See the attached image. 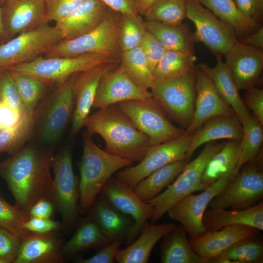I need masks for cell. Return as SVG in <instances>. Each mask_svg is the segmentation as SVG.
<instances>
[{
  "instance_id": "1",
  "label": "cell",
  "mask_w": 263,
  "mask_h": 263,
  "mask_svg": "<svg viewBox=\"0 0 263 263\" xmlns=\"http://www.w3.org/2000/svg\"><path fill=\"white\" fill-rule=\"evenodd\" d=\"M53 156L50 151L30 143L0 162V176L6 182L15 206L21 210L28 213L41 199L51 201Z\"/></svg>"
},
{
  "instance_id": "2",
  "label": "cell",
  "mask_w": 263,
  "mask_h": 263,
  "mask_svg": "<svg viewBox=\"0 0 263 263\" xmlns=\"http://www.w3.org/2000/svg\"><path fill=\"white\" fill-rule=\"evenodd\" d=\"M84 127L90 135L102 137L107 152L132 162L141 161L150 147L149 137L136 128L117 104L89 115Z\"/></svg>"
},
{
  "instance_id": "3",
  "label": "cell",
  "mask_w": 263,
  "mask_h": 263,
  "mask_svg": "<svg viewBox=\"0 0 263 263\" xmlns=\"http://www.w3.org/2000/svg\"><path fill=\"white\" fill-rule=\"evenodd\" d=\"M82 137L78 212L84 215L113 175L121 169L131 166L133 162L100 149L87 131L82 132Z\"/></svg>"
},
{
  "instance_id": "4",
  "label": "cell",
  "mask_w": 263,
  "mask_h": 263,
  "mask_svg": "<svg viewBox=\"0 0 263 263\" xmlns=\"http://www.w3.org/2000/svg\"><path fill=\"white\" fill-rule=\"evenodd\" d=\"M51 168L54 174L51 201L61 216L62 230L69 234L80 218L79 178L74 172L71 150L65 148L54 155Z\"/></svg>"
},
{
  "instance_id": "5",
  "label": "cell",
  "mask_w": 263,
  "mask_h": 263,
  "mask_svg": "<svg viewBox=\"0 0 263 263\" xmlns=\"http://www.w3.org/2000/svg\"><path fill=\"white\" fill-rule=\"evenodd\" d=\"M50 96L41 100L33 114L34 131L42 142L53 144L61 137L74 109L72 76L57 84Z\"/></svg>"
},
{
  "instance_id": "6",
  "label": "cell",
  "mask_w": 263,
  "mask_h": 263,
  "mask_svg": "<svg viewBox=\"0 0 263 263\" xmlns=\"http://www.w3.org/2000/svg\"><path fill=\"white\" fill-rule=\"evenodd\" d=\"M195 81L196 69L179 76L154 80L150 89L152 98L166 115L184 127L188 126L193 117Z\"/></svg>"
},
{
  "instance_id": "7",
  "label": "cell",
  "mask_w": 263,
  "mask_h": 263,
  "mask_svg": "<svg viewBox=\"0 0 263 263\" xmlns=\"http://www.w3.org/2000/svg\"><path fill=\"white\" fill-rule=\"evenodd\" d=\"M120 15L110 9L104 20L95 29L74 39L59 41L47 51L46 56L69 57L96 53L119 60L121 51L117 27Z\"/></svg>"
},
{
  "instance_id": "8",
  "label": "cell",
  "mask_w": 263,
  "mask_h": 263,
  "mask_svg": "<svg viewBox=\"0 0 263 263\" xmlns=\"http://www.w3.org/2000/svg\"><path fill=\"white\" fill-rule=\"evenodd\" d=\"M111 56L96 53H88L69 57H43L9 67L11 71L30 75L49 83L60 84L74 75L100 64L118 63Z\"/></svg>"
},
{
  "instance_id": "9",
  "label": "cell",
  "mask_w": 263,
  "mask_h": 263,
  "mask_svg": "<svg viewBox=\"0 0 263 263\" xmlns=\"http://www.w3.org/2000/svg\"><path fill=\"white\" fill-rule=\"evenodd\" d=\"M223 144L213 142L206 143L201 153L188 162L174 182L165 190L148 202L154 208L151 224H155L181 198L205 189L201 182L202 174L209 160L221 149Z\"/></svg>"
},
{
  "instance_id": "10",
  "label": "cell",
  "mask_w": 263,
  "mask_h": 263,
  "mask_svg": "<svg viewBox=\"0 0 263 263\" xmlns=\"http://www.w3.org/2000/svg\"><path fill=\"white\" fill-rule=\"evenodd\" d=\"M61 40L59 30L48 23L20 33L0 45V70L30 61Z\"/></svg>"
},
{
  "instance_id": "11",
  "label": "cell",
  "mask_w": 263,
  "mask_h": 263,
  "mask_svg": "<svg viewBox=\"0 0 263 263\" xmlns=\"http://www.w3.org/2000/svg\"><path fill=\"white\" fill-rule=\"evenodd\" d=\"M263 172L261 165L252 161L244 165L224 189L210 202L211 208L243 209L262 200Z\"/></svg>"
},
{
  "instance_id": "12",
  "label": "cell",
  "mask_w": 263,
  "mask_h": 263,
  "mask_svg": "<svg viewBox=\"0 0 263 263\" xmlns=\"http://www.w3.org/2000/svg\"><path fill=\"white\" fill-rule=\"evenodd\" d=\"M142 133L150 138V147L174 139L185 131L172 124L152 97L117 104Z\"/></svg>"
},
{
  "instance_id": "13",
  "label": "cell",
  "mask_w": 263,
  "mask_h": 263,
  "mask_svg": "<svg viewBox=\"0 0 263 263\" xmlns=\"http://www.w3.org/2000/svg\"><path fill=\"white\" fill-rule=\"evenodd\" d=\"M192 135L193 133L185 132L174 139L150 147L138 164L119 170L115 173V177L133 188L139 182L157 169L176 161L186 160Z\"/></svg>"
},
{
  "instance_id": "14",
  "label": "cell",
  "mask_w": 263,
  "mask_h": 263,
  "mask_svg": "<svg viewBox=\"0 0 263 263\" xmlns=\"http://www.w3.org/2000/svg\"><path fill=\"white\" fill-rule=\"evenodd\" d=\"M185 1L186 17L195 27V41L202 42L216 54L225 55L237 40L235 30L198 0Z\"/></svg>"
},
{
  "instance_id": "15",
  "label": "cell",
  "mask_w": 263,
  "mask_h": 263,
  "mask_svg": "<svg viewBox=\"0 0 263 263\" xmlns=\"http://www.w3.org/2000/svg\"><path fill=\"white\" fill-rule=\"evenodd\" d=\"M234 177L220 178L197 195L188 194L171 206L167 212L171 220L179 222L189 236L194 238L207 231L203 218L211 200L220 193Z\"/></svg>"
},
{
  "instance_id": "16",
  "label": "cell",
  "mask_w": 263,
  "mask_h": 263,
  "mask_svg": "<svg viewBox=\"0 0 263 263\" xmlns=\"http://www.w3.org/2000/svg\"><path fill=\"white\" fill-rule=\"evenodd\" d=\"M98 196L120 212L130 216L134 221L133 242L137 238L149 219L152 217L154 208L142 201L133 188L112 176L106 183Z\"/></svg>"
},
{
  "instance_id": "17",
  "label": "cell",
  "mask_w": 263,
  "mask_h": 263,
  "mask_svg": "<svg viewBox=\"0 0 263 263\" xmlns=\"http://www.w3.org/2000/svg\"><path fill=\"white\" fill-rule=\"evenodd\" d=\"M118 63H104L72 76L74 109L72 118L71 135L77 133L82 127L92 108L99 81L108 71Z\"/></svg>"
},
{
  "instance_id": "18",
  "label": "cell",
  "mask_w": 263,
  "mask_h": 263,
  "mask_svg": "<svg viewBox=\"0 0 263 263\" xmlns=\"http://www.w3.org/2000/svg\"><path fill=\"white\" fill-rule=\"evenodd\" d=\"M150 97V92L141 90L131 79L123 66L117 65L102 76L92 108L99 109L126 101L144 100Z\"/></svg>"
},
{
  "instance_id": "19",
  "label": "cell",
  "mask_w": 263,
  "mask_h": 263,
  "mask_svg": "<svg viewBox=\"0 0 263 263\" xmlns=\"http://www.w3.org/2000/svg\"><path fill=\"white\" fill-rule=\"evenodd\" d=\"M225 56V66L239 90L256 86L263 68L262 48L237 40Z\"/></svg>"
},
{
  "instance_id": "20",
  "label": "cell",
  "mask_w": 263,
  "mask_h": 263,
  "mask_svg": "<svg viewBox=\"0 0 263 263\" xmlns=\"http://www.w3.org/2000/svg\"><path fill=\"white\" fill-rule=\"evenodd\" d=\"M196 96L190 123L185 132L193 133L209 119L220 115H236L223 101L211 79L197 67L196 68Z\"/></svg>"
},
{
  "instance_id": "21",
  "label": "cell",
  "mask_w": 263,
  "mask_h": 263,
  "mask_svg": "<svg viewBox=\"0 0 263 263\" xmlns=\"http://www.w3.org/2000/svg\"><path fill=\"white\" fill-rule=\"evenodd\" d=\"M1 7L7 39L48 22L46 0H7Z\"/></svg>"
},
{
  "instance_id": "22",
  "label": "cell",
  "mask_w": 263,
  "mask_h": 263,
  "mask_svg": "<svg viewBox=\"0 0 263 263\" xmlns=\"http://www.w3.org/2000/svg\"><path fill=\"white\" fill-rule=\"evenodd\" d=\"M64 238L58 231L45 233L30 232L21 242L14 263H62Z\"/></svg>"
},
{
  "instance_id": "23",
  "label": "cell",
  "mask_w": 263,
  "mask_h": 263,
  "mask_svg": "<svg viewBox=\"0 0 263 263\" xmlns=\"http://www.w3.org/2000/svg\"><path fill=\"white\" fill-rule=\"evenodd\" d=\"M110 8L101 0H84L55 25L63 40L74 39L95 29L104 20Z\"/></svg>"
},
{
  "instance_id": "24",
  "label": "cell",
  "mask_w": 263,
  "mask_h": 263,
  "mask_svg": "<svg viewBox=\"0 0 263 263\" xmlns=\"http://www.w3.org/2000/svg\"><path fill=\"white\" fill-rule=\"evenodd\" d=\"M88 215L98 225L103 235L111 242L123 240L127 246L133 242L135 222L97 196L91 205Z\"/></svg>"
},
{
  "instance_id": "25",
  "label": "cell",
  "mask_w": 263,
  "mask_h": 263,
  "mask_svg": "<svg viewBox=\"0 0 263 263\" xmlns=\"http://www.w3.org/2000/svg\"><path fill=\"white\" fill-rule=\"evenodd\" d=\"M260 230L244 225L226 226L215 231H206L190 239L193 251L201 257L209 260L243 238L258 235Z\"/></svg>"
},
{
  "instance_id": "26",
  "label": "cell",
  "mask_w": 263,
  "mask_h": 263,
  "mask_svg": "<svg viewBox=\"0 0 263 263\" xmlns=\"http://www.w3.org/2000/svg\"><path fill=\"white\" fill-rule=\"evenodd\" d=\"M242 136V124L236 115L212 117L193 133L186 160L189 161L196 150L204 144L223 139L240 141Z\"/></svg>"
},
{
  "instance_id": "27",
  "label": "cell",
  "mask_w": 263,
  "mask_h": 263,
  "mask_svg": "<svg viewBox=\"0 0 263 263\" xmlns=\"http://www.w3.org/2000/svg\"><path fill=\"white\" fill-rule=\"evenodd\" d=\"M177 225L166 223L159 225L147 222L137 238L127 247L119 249L115 260L119 263H147L156 243Z\"/></svg>"
},
{
  "instance_id": "28",
  "label": "cell",
  "mask_w": 263,
  "mask_h": 263,
  "mask_svg": "<svg viewBox=\"0 0 263 263\" xmlns=\"http://www.w3.org/2000/svg\"><path fill=\"white\" fill-rule=\"evenodd\" d=\"M197 67L211 79L220 97L233 110L242 123L249 113L223 60L222 55L216 54V64L214 67L201 63Z\"/></svg>"
},
{
  "instance_id": "29",
  "label": "cell",
  "mask_w": 263,
  "mask_h": 263,
  "mask_svg": "<svg viewBox=\"0 0 263 263\" xmlns=\"http://www.w3.org/2000/svg\"><path fill=\"white\" fill-rule=\"evenodd\" d=\"M203 224L207 231L219 230L224 227L244 225L263 230V202L243 209L226 210L223 208H211L206 210Z\"/></svg>"
},
{
  "instance_id": "30",
  "label": "cell",
  "mask_w": 263,
  "mask_h": 263,
  "mask_svg": "<svg viewBox=\"0 0 263 263\" xmlns=\"http://www.w3.org/2000/svg\"><path fill=\"white\" fill-rule=\"evenodd\" d=\"M74 230L72 237L62 246V254L65 259L73 260L80 253L91 249L97 251L111 242L88 215L79 218Z\"/></svg>"
},
{
  "instance_id": "31",
  "label": "cell",
  "mask_w": 263,
  "mask_h": 263,
  "mask_svg": "<svg viewBox=\"0 0 263 263\" xmlns=\"http://www.w3.org/2000/svg\"><path fill=\"white\" fill-rule=\"evenodd\" d=\"M240 141L229 140L207 163L201 178L202 185L206 189L220 178L235 177L240 170Z\"/></svg>"
},
{
  "instance_id": "32",
  "label": "cell",
  "mask_w": 263,
  "mask_h": 263,
  "mask_svg": "<svg viewBox=\"0 0 263 263\" xmlns=\"http://www.w3.org/2000/svg\"><path fill=\"white\" fill-rule=\"evenodd\" d=\"M160 251L161 263H209L193 251L181 225L162 237Z\"/></svg>"
},
{
  "instance_id": "33",
  "label": "cell",
  "mask_w": 263,
  "mask_h": 263,
  "mask_svg": "<svg viewBox=\"0 0 263 263\" xmlns=\"http://www.w3.org/2000/svg\"><path fill=\"white\" fill-rule=\"evenodd\" d=\"M147 32L155 36L167 50L194 53V34L187 24L168 25L153 21H144Z\"/></svg>"
},
{
  "instance_id": "34",
  "label": "cell",
  "mask_w": 263,
  "mask_h": 263,
  "mask_svg": "<svg viewBox=\"0 0 263 263\" xmlns=\"http://www.w3.org/2000/svg\"><path fill=\"white\" fill-rule=\"evenodd\" d=\"M189 161H176L164 166L141 180L133 188L138 197L148 203L171 185L184 169Z\"/></svg>"
},
{
  "instance_id": "35",
  "label": "cell",
  "mask_w": 263,
  "mask_h": 263,
  "mask_svg": "<svg viewBox=\"0 0 263 263\" xmlns=\"http://www.w3.org/2000/svg\"><path fill=\"white\" fill-rule=\"evenodd\" d=\"M263 243L258 234L241 239L209 260V263H262Z\"/></svg>"
},
{
  "instance_id": "36",
  "label": "cell",
  "mask_w": 263,
  "mask_h": 263,
  "mask_svg": "<svg viewBox=\"0 0 263 263\" xmlns=\"http://www.w3.org/2000/svg\"><path fill=\"white\" fill-rule=\"evenodd\" d=\"M220 20L230 26L237 35H245L257 25V21L244 16L233 0H198Z\"/></svg>"
},
{
  "instance_id": "37",
  "label": "cell",
  "mask_w": 263,
  "mask_h": 263,
  "mask_svg": "<svg viewBox=\"0 0 263 263\" xmlns=\"http://www.w3.org/2000/svg\"><path fill=\"white\" fill-rule=\"evenodd\" d=\"M120 59L133 82L143 91L150 92L154 83L153 75L141 47L122 52Z\"/></svg>"
},
{
  "instance_id": "38",
  "label": "cell",
  "mask_w": 263,
  "mask_h": 263,
  "mask_svg": "<svg viewBox=\"0 0 263 263\" xmlns=\"http://www.w3.org/2000/svg\"><path fill=\"white\" fill-rule=\"evenodd\" d=\"M196 59L194 53L166 50L154 70V80L194 71Z\"/></svg>"
},
{
  "instance_id": "39",
  "label": "cell",
  "mask_w": 263,
  "mask_h": 263,
  "mask_svg": "<svg viewBox=\"0 0 263 263\" xmlns=\"http://www.w3.org/2000/svg\"><path fill=\"white\" fill-rule=\"evenodd\" d=\"M241 124L242 136L240 141V169L244 165L257 156L263 140V124L253 115L249 113Z\"/></svg>"
},
{
  "instance_id": "40",
  "label": "cell",
  "mask_w": 263,
  "mask_h": 263,
  "mask_svg": "<svg viewBox=\"0 0 263 263\" xmlns=\"http://www.w3.org/2000/svg\"><path fill=\"white\" fill-rule=\"evenodd\" d=\"M11 72L26 112L33 117L36 107L43 98L49 83L30 75Z\"/></svg>"
},
{
  "instance_id": "41",
  "label": "cell",
  "mask_w": 263,
  "mask_h": 263,
  "mask_svg": "<svg viewBox=\"0 0 263 263\" xmlns=\"http://www.w3.org/2000/svg\"><path fill=\"white\" fill-rule=\"evenodd\" d=\"M147 32L144 21L139 15H121L117 27V38L122 52L140 46Z\"/></svg>"
},
{
  "instance_id": "42",
  "label": "cell",
  "mask_w": 263,
  "mask_h": 263,
  "mask_svg": "<svg viewBox=\"0 0 263 263\" xmlns=\"http://www.w3.org/2000/svg\"><path fill=\"white\" fill-rule=\"evenodd\" d=\"M146 21H153L168 25L182 23L186 17L185 0H157L146 11Z\"/></svg>"
},
{
  "instance_id": "43",
  "label": "cell",
  "mask_w": 263,
  "mask_h": 263,
  "mask_svg": "<svg viewBox=\"0 0 263 263\" xmlns=\"http://www.w3.org/2000/svg\"><path fill=\"white\" fill-rule=\"evenodd\" d=\"M34 131L33 117L26 115L17 126L0 131V153L12 155L24 146Z\"/></svg>"
},
{
  "instance_id": "44",
  "label": "cell",
  "mask_w": 263,
  "mask_h": 263,
  "mask_svg": "<svg viewBox=\"0 0 263 263\" xmlns=\"http://www.w3.org/2000/svg\"><path fill=\"white\" fill-rule=\"evenodd\" d=\"M30 218L28 213L9 204L0 192V227L22 239L30 232L23 227Z\"/></svg>"
},
{
  "instance_id": "45",
  "label": "cell",
  "mask_w": 263,
  "mask_h": 263,
  "mask_svg": "<svg viewBox=\"0 0 263 263\" xmlns=\"http://www.w3.org/2000/svg\"><path fill=\"white\" fill-rule=\"evenodd\" d=\"M0 95L2 101L5 102L22 114H28L11 72L7 69L0 70Z\"/></svg>"
},
{
  "instance_id": "46",
  "label": "cell",
  "mask_w": 263,
  "mask_h": 263,
  "mask_svg": "<svg viewBox=\"0 0 263 263\" xmlns=\"http://www.w3.org/2000/svg\"><path fill=\"white\" fill-rule=\"evenodd\" d=\"M21 240L17 235L0 227V259L5 263H14Z\"/></svg>"
},
{
  "instance_id": "47",
  "label": "cell",
  "mask_w": 263,
  "mask_h": 263,
  "mask_svg": "<svg viewBox=\"0 0 263 263\" xmlns=\"http://www.w3.org/2000/svg\"><path fill=\"white\" fill-rule=\"evenodd\" d=\"M140 46L153 73L156 66L166 51V49L155 36L147 31Z\"/></svg>"
},
{
  "instance_id": "48",
  "label": "cell",
  "mask_w": 263,
  "mask_h": 263,
  "mask_svg": "<svg viewBox=\"0 0 263 263\" xmlns=\"http://www.w3.org/2000/svg\"><path fill=\"white\" fill-rule=\"evenodd\" d=\"M84 0H46L48 21H58L74 10Z\"/></svg>"
},
{
  "instance_id": "49",
  "label": "cell",
  "mask_w": 263,
  "mask_h": 263,
  "mask_svg": "<svg viewBox=\"0 0 263 263\" xmlns=\"http://www.w3.org/2000/svg\"><path fill=\"white\" fill-rule=\"evenodd\" d=\"M124 242L121 240L113 241L97 250L94 256L89 258L77 257L72 261L76 263H113L117 251Z\"/></svg>"
},
{
  "instance_id": "50",
  "label": "cell",
  "mask_w": 263,
  "mask_h": 263,
  "mask_svg": "<svg viewBox=\"0 0 263 263\" xmlns=\"http://www.w3.org/2000/svg\"><path fill=\"white\" fill-rule=\"evenodd\" d=\"M243 101L253 115L263 124V90L254 86L245 90Z\"/></svg>"
},
{
  "instance_id": "51",
  "label": "cell",
  "mask_w": 263,
  "mask_h": 263,
  "mask_svg": "<svg viewBox=\"0 0 263 263\" xmlns=\"http://www.w3.org/2000/svg\"><path fill=\"white\" fill-rule=\"evenodd\" d=\"M23 227L30 232L45 233L62 230V224L51 218L30 217Z\"/></svg>"
},
{
  "instance_id": "52",
  "label": "cell",
  "mask_w": 263,
  "mask_h": 263,
  "mask_svg": "<svg viewBox=\"0 0 263 263\" xmlns=\"http://www.w3.org/2000/svg\"><path fill=\"white\" fill-rule=\"evenodd\" d=\"M28 114L23 115L4 101L0 103V130L17 126Z\"/></svg>"
},
{
  "instance_id": "53",
  "label": "cell",
  "mask_w": 263,
  "mask_h": 263,
  "mask_svg": "<svg viewBox=\"0 0 263 263\" xmlns=\"http://www.w3.org/2000/svg\"><path fill=\"white\" fill-rule=\"evenodd\" d=\"M233 0L238 10L244 16L257 21V18L260 15L262 9V3L258 0Z\"/></svg>"
},
{
  "instance_id": "54",
  "label": "cell",
  "mask_w": 263,
  "mask_h": 263,
  "mask_svg": "<svg viewBox=\"0 0 263 263\" xmlns=\"http://www.w3.org/2000/svg\"><path fill=\"white\" fill-rule=\"evenodd\" d=\"M110 9L121 15H139L134 0H101Z\"/></svg>"
},
{
  "instance_id": "55",
  "label": "cell",
  "mask_w": 263,
  "mask_h": 263,
  "mask_svg": "<svg viewBox=\"0 0 263 263\" xmlns=\"http://www.w3.org/2000/svg\"><path fill=\"white\" fill-rule=\"evenodd\" d=\"M55 209V205L51 200L43 199L37 202L28 213L30 217L51 218Z\"/></svg>"
},
{
  "instance_id": "56",
  "label": "cell",
  "mask_w": 263,
  "mask_h": 263,
  "mask_svg": "<svg viewBox=\"0 0 263 263\" xmlns=\"http://www.w3.org/2000/svg\"><path fill=\"white\" fill-rule=\"evenodd\" d=\"M239 42L252 46L263 48V27H260L254 33L247 34Z\"/></svg>"
},
{
  "instance_id": "57",
  "label": "cell",
  "mask_w": 263,
  "mask_h": 263,
  "mask_svg": "<svg viewBox=\"0 0 263 263\" xmlns=\"http://www.w3.org/2000/svg\"><path fill=\"white\" fill-rule=\"evenodd\" d=\"M157 0H134L139 14L144 15L148 9Z\"/></svg>"
},
{
  "instance_id": "58",
  "label": "cell",
  "mask_w": 263,
  "mask_h": 263,
  "mask_svg": "<svg viewBox=\"0 0 263 263\" xmlns=\"http://www.w3.org/2000/svg\"><path fill=\"white\" fill-rule=\"evenodd\" d=\"M0 38L6 39V36L4 27L3 19H2V7L0 6Z\"/></svg>"
},
{
  "instance_id": "59",
  "label": "cell",
  "mask_w": 263,
  "mask_h": 263,
  "mask_svg": "<svg viewBox=\"0 0 263 263\" xmlns=\"http://www.w3.org/2000/svg\"><path fill=\"white\" fill-rule=\"evenodd\" d=\"M7 0H0V6L2 7Z\"/></svg>"
},
{
  "instance_id": "60",
  "label": "cell",
  "mask_w": 263,
  "mask_h": 263,
  "mask_svg": "<svg viewBox=\"0 0 263 263\" xmlns=\"http://www.w3.org/2000/svg\"><path fill=\"white\" fill-rule=\"evenodd\" d=\"M0 263H5V262L3 260L0 259Z\"/></svg>"
},
{
  "instance_id": "61",
  "label": "cell",
  "mask_w": 263,
  "mask_h": 263,
  "mask_svg": "<svg viewBox=\"0 0 263 263\" xmlns=\"http://www.w3.org/2000/svg\"><path fill=\"white\" fill-rule=\"evenodd\" d=\"M260 2L263 4V0H258Z\"/></svg>"
},
{
  "instance_id": "62",
  "label": "cell",
  "mask_w": 263,
  "mask_h": 263,
  "mask_svg": "<svg viewBox=\"0 0 263 263\" xmlns=\"http://www.w3.org/2000/svg\"><path fill=\"white\" fill-rule=\"evenodd\" d=\"M1 101H2V100H1V97H0V103H1Z\"/></svg>"
},
{
  "instance_id": "63",
  "label": "cell",
  "mask_w": 263,
  "mask_h": 263,
  "mask_svg": "<svg viewBox=\"0 0 263 263\" xmlns=\"http://www.w3.org/2000/svg\"></svg>"
}]
</instances>
